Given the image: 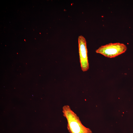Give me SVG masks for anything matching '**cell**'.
I'll use <instances>...</instances> for the list:
<instances>
[{
  "mask_svg": "<svg viewBox=\"0 0 133 133\" xmlns=\"http://www.w3.org/2000/svg\"><path fill=\"white\" fill-rule=\"evenodd\" d=\"M62 112L63 116L67 119V129L70 133H92L89 129L83 125L79 117L69 105L63 106Z\"/></svg>",
  "mask_w": 133,
  "mask_h": 133,
  "instance_id": "cell-1",
  "label": "cell"
},
{
  "mask_svg": "<svg viewBox=\"0 0 133 133\" xmlns=\"http://www.w3.org/2000/svg\"><path fill=\"white\" fill-rule=\"evenodd\" d=\"M127 49L126 46L123 43H110L101 46L96 50V52L105 57L111 58L124 53Z\"/></svg>",
  "mask_w": 133,
  "mask_h": 133,
  "instance_id": "cell-2",
  "label": "cell"
},
{
  "mask_svg": "<svg viewBox=\"0 0 133 133\" xmlns=\"http://www.w3.org/2000/svg\"><path fill=\"white\" fill-rule=\"evenodd\" d=\"M78 41L80 62L82 69L84 72L89 68L86 41L83 36L80 35L78 37Z\"/></svg>",
  "mask_w": 133,
  "mask_h": 133,
  "instance_id": "cell-3",
  "label": "cell"
}]
</instances>
